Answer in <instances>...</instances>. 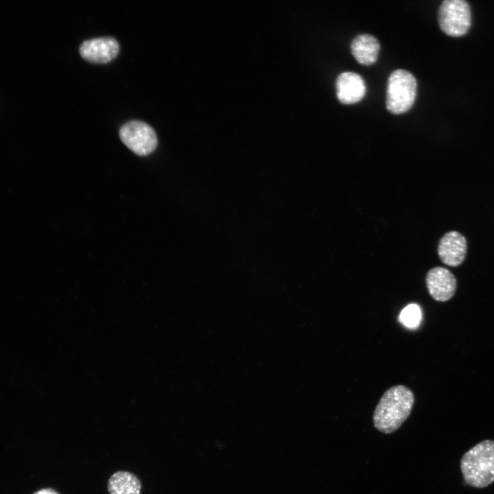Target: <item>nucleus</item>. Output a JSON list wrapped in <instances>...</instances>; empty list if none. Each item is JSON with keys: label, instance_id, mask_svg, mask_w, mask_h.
<instances>
[{"label": "nucleus", "instance_id": "f257e3e1", "mask_svg": "<svg viewBox=\"0 0 494 494\" xmlns=\"http://www.w3.org/2000/svg\"><path fill=\"white\" fill-rule=\"evenodd\" d=\"M414 402V396L409 388L396 385L388 388L374 410L375 427L384 434L395 432L410 416Z\"/></svg>", "mask_w": 494, "mask_h": 494}, {"label": "nucleus", "instance_id": "f03ea898", "mask_svg": "<svg viewBox=\"0 0 494 494\" xmlns=\"http://www.w3.org/2000/svg\"><path fill=\"white\" fill-rule=\"evenodd\" d=\"M460 467L465 482L477 489L494 482V440H484L465 452Z\"/></svg>", "mask_w": 494, "mask_h": 494}, {"label": "nucleus", "instance_id": "7ed1b4c3", "mask_svg": "<svg viewBox=\"0 0 494 494\" xmlns=\"http://www.w3.org/2000/svg\"><path fill=\"white\" fill-rule=\"evenodd\" d=\"M417 83L414 75L405 69H397L390 75L386 89V106L392 114L409 110L416 99Z\"/></svg>", "mask_w": 494, "mask_h": 494}, {"label": "nucleus", "instance_id": "20e7f679", "mask_svg": "<svg viewBox=\"0 0 494 494\" xmlns=\"http://www.w3.org/2000/svg\"><path fill=\"white\" fill-rule=\"evenodd\" d=\"M471 22L469 4L464 0H445L438 10V23L448 36L458 37L469 31Z\"/></svg>", "mask_w": 494, "mask_h": 494}, {"label": "nucleus", "instance_id": "39448f33", "mask_svg": "<svg viewBox=\"0 0 494 494\" xmlns=\"http://www.w3.org/2000/svg\"><path fill=\"white\" fill-rule=\"evenodd\" d=\"M119 137L130 150L139 156L152 153L158 143L154 130L141 121L132 120L125 123L119 130Z\"/></svg>", "mask_w": 494, "mask_h": 494}, {"label": "nucleus", "instance_id": "423d86ee", "mask_svg": "<svg viewBox=\"0 0 494 494\" xmlns=\"http://www.w3.org/2000/svg\"><path fill=\"white\" fill-rule=\"evenodd\" d=\"M430 296L436 301L445 302L453 297L456 290V279L448 269L437 266L430 269L425 279Z\"/></svg>", "mask_w": 494, "mask_h": 494}, {"label": "nucleus", "instance_id": "0eeeda50", "mask_svg": "<svg viewBox=\"0 0 494 494\" xmlns=\"http://www.w3.org/2000/svg\"><path fill=\"white\" fill-rule=\"evenodd\" d=\"M119 51L117 40L110 36L84 40L80 46L81 56L93 63H106L117 56Z\"/></svg>", "mask_w": 494, "mask_h": 494}, {"label": "nucleus", "instance_id": "6e6552de", "mask_svg": "<svg viewBox=\"0 0 494 494\" xmlns=\"http://www.w3.org/2000/svg\"><path fill=\"white\" fill-rule=\"evenodd\" d=\"M467 242L465 237L456 231L446 233L440 239L438 254L442 262L451 267L461 265L465 259Z\"/></svg>", "mask_w": 494, "mask_h": 494}, {"label": "nucleus", "instance_id": "1a4fd4ad", "mask_svg": "<svg viewBox=\"0 0 494 494\" xmlns=\"http://www.w3.org/2000/svg\"><path fill=\"white\" fill-rule=\"evenodd\" d=\"M336 95L343 104H353L363 99L366 85L363 78L354 72H343L336 81Z\"/></svg>", "mask_w": 494, "mask_h": 494}, {"label": "nucleus", "instance_id": "9d476101", "mask_svg": "<svg viewBox=\"0 0 494 494\" xmlns=\"http://www.w3.org/2000/svg\"><path fill=\"white\" fill-rule=\"evenodd\" d=\"M379 49L380 45L377 39L367 34L357 36L351 44V54L356 61L366 66L376 62Z\"/></svg>", "mask_w": 494, "mask_h": 494}, {"label": "nucleus", "instance_id": "9b49d317", "mask_svg": "<svg viewBox=\"0 0 494 494\" xmlns=\"http://www.w3.org/2000/svg\"><path fill=\"white\" fill-rule=\"evenodd\" d=\"M141 488L140 480L128 471L115 472L108 482L110 494H140Z\"/></svg>", "mask_w": 494, "mask_h": 494}, {"label": "nucleus", "instance_id": "f8f14e48", "mask_svg": "<svg viewBox=\"0 0 494 494\" xmlns=\"http://www.w3.org/2000/svg\"><path fill=\"white\" fill-rule=\"evenodd\" d=\"M421 320V311L416 304L406 306L399 315L400 322L406 327L416 328Z\"/></svg>", "mask_w": 494, "mask_h": 494}, {"label": "nucleus", "instance_id": "ddd939ff", "mask_svg": "<svg viewBox=\"0 0 494 494\" xmlns=\"http://www.w3.org/2000/svg\"><path fill=\"white\" fill-rule=\"evenodd\" d=\"M33 494H59V493L52 489L47 488V489H40V490L35 492Z\"/></svg>", "mask_w": 494, "mask_h": 494}]
</instances>
